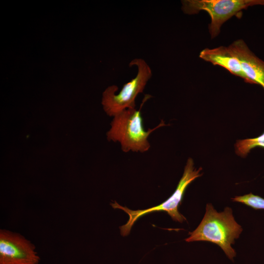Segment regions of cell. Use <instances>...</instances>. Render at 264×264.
Wrapping results in <instances>:
<instances>
[{
    "label": "cell",
    "instance_id": "1",
    "mask_svg": "<svg viewBox=\"0 0 264 264\" xmlns=\"http://www.w3.org/2000/svg\"><path fill=\"white\" fill-rule=\"evenodd\" d=\"M242 231V226L235 220L232 209L226 207L218 212L211 203H207L204 216L197 228L189 232L187 242L206 241L218 245L227 257L233 260L235 250L231 245L239 238Z\"/></svg>",
    "mask_w": 264,
    "mask_h": 264
},
{
    "label": "cell",
    "instance_id": "2",
    "mask_svg": "<svg viewBox=\"0 0 264 264\" xmlns=\"http://www.w3.org/2000/svg\"><path fill=\"white\" fill-rule=\"evenodd\" d=\"M152 95L145 94L140 108L128 109L116 114L111 122V128L107 132L109 141H118L124 152L130 151L144 153L149 150L150 144L148 138L149 135L157 129L166 126L163 120L156 127L144 130L141 110L144 103Z\"/></svg>",
    "mask_w": 264,
    "mask_h": 264
},
{
    "label": "cell",
    "instance_id": "3",
    "mask_svg": "<svg viewBox=\"0 0 264 264\" xmlns=\"http://www.w3.org/2000/svg\"><path fill=\"white\" fill-rule=\"evenodd\" d=\"M136 66L137 72L136 76L124 84L119 93L116 85L107 88L103 93L102 104L108 115L114 116L120 112L128 109L135 108V99L142 93L145 86L152 77V71L146 61L141 58L132 60L129 66Z\"/></svg>",
    "mask_w": 264,
    "mask_h": 264
},
{
    "label": "cell",
    "instance_id": "4",
    "mask_svg": "<svg viewBox=\"0 0 264 264\" xmlns=\"http://www.w3.org/2000/svg\"><path fill=\"white\" fill-rule=\"evenodd\" d=\"M201 170V168L196 169L194 167L193 160L191 158H189L185 166L182 176L175 191L166 200L156 206L144 210H132L126 207L120 205L115 201L114 203H111L112 208L121 209L129 216L127 222L120 227L121 234L123 236H127L134 222L140 217L154 212L165 211L173 220L180 223L186 220V218L179 212L178 208L187 187L193 181L202 175V174L200 173Z\"/></svg>",
    "mask_w": 264,
    "mask_h": 264
},
{
    "label": "cell",
    "instance_id": "5",
    "mask_svg": "<svg viewBox=\"0 0 264 264\" xmlns=\"http://www.w3.org/2000/svg\"><path fill=\"white\" fill-rule=\"evenodd\" d=\"M182 10L186 14L193 15L205 11L210 15L209 26L212 38L217 36L221 25L235 16H242V10L249 6L264 5V0H184Z\"/></svg>",
    "mask_w": 264,
    "mask_h": 264
},
{
    "label": "cell",
    "instance_id": "6",
    "mask_svg": "<svg viewBox=\"0 0 264 264\" xmlns=\"http://www.w3.org/2000/svg\"><path fill=\"white\" fill-rule=\"evenodd\" d=\"M35 245L22 235L0 230V264H39Z\"/></svg>",
    "mask_w": 264,
    "mask_h": 264
},
{
    "label": "cell",
    "instance_id": "7",
    "mask_svg": "<svg viewBox=\"0 0 264 264\" xmlns=\"http://www.w3.org/2000/svg\"><path fill=\"white\" fill-rule=\"evenodd\" d=\"M239 61L248 83L261 86L264 89V61L256 56L242 40L228 46Z\"/></svg>",
    "mask_w": 264,
    "mask_h": 264
},
{
    "label": "cell",
    "instance_id": "8",
    "mask_svg": "<svg viewBox=\"0 0 264 264\" xmlns=\"http://www.w3.org/2000/svg\"><path fill=\"white\" fill-rule=\"evenodd\" d=\"M199 57L214 65L220 66L231 73L240 77L248 83L238 60L233 54L229 47L220 46L214 48H205L199 53Z\"/></svg>",
    "mask_w": 264,
    "mask_h": 264
},
{
    "label": "cell",
    "instance_id": "9",
    "mask_svg": "<svg viewBox=\"0 0 264 264\" xmlns=\"http://www.w3.org/2000/svg\"><path fill=\"white\" fill-rule=\"evenodd\" d=\"M256 147L264 148V132L256 138L237 140L235 151L238 155L244 157L252 149Z\"/></svg>",
    "mask_w": 264,
    "mask_h": 264
},
{
    "label": "cell",
    "instance_id": "10",
    "mask_svg": "<svg viewBox=\"0 0 264 264\" xmlns=\"http://www.w3.org/2000/svg\"><path fill=\"white\" fill-rule=\"evenodd\" d=\"M231 200L244 204L256 210H264V198L251 193L243 196H236L232 198Z\"/></svg>",
    "mask_w": 264,
    "mask_h": 264
}]
</instances>
